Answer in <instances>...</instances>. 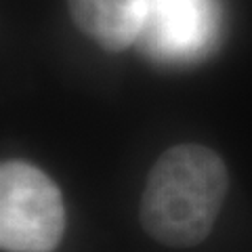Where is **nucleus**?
<instances>
[{
	"label": "nucleus",
	"mask_w": 252,
	"mask_h": 252,
	"mask_svg": "<svg viewBox=\"0 0 252 252\" xmlns=\"http://www.w3.org/2000/svg\"><path fill=\"white\" fill-rule=\"evenodd\" d=\"M65 231V206L53 179L23 160L0 166V246L53 252Z\"/></svg>",
	"instance_id": "obj_2"
},
{
	"label": "nucleus",
	"mask_w": 252,
	"mask_h": 252,
	"mask_svg": "<svg viewBox=\"0 0 252 252\" xmlns=\"http://www.w3.org/2000/svg\"><path fill=\"white\" fill-rule=\"evenodd\" d=\"M229 191V172L210 147L183 143L152 166L141 195V225L170 248L198 246L210 235Z\"/></svg>",
	"instance_id": "obj_1"
},
{
	"label": "nucleus",
	"mask_w": 252,
	"mask_h": 252,
	"mask_svg": "<svg viewBox=\"0 0 252 252\" xmlns=\"http://www.w3.org/2000/svg\"><path fill=\"white\" fill-rule=\"evenodd\" d=\"M69 15L82 34L103 51H124L139 40L145 0H67Z\"/></svg>",
	"instance_id": "obj_4"
},
{
	"label": "nucleus",
	"mask_w": 252,
	"mask_h": 252,
	"mask_svg": "<svg viewBox=\"0 0 252 252\" xmlns=\"http://www.w3.org/2000/svg\"><path fill=\"white\" fill-rule=\"evenodd\" d=\"M215 0H145L139 44L164 63L195 61L206 55L217 36Z\"/></svg>",
	"instance_id": "obj_3"
}]
</instances>
